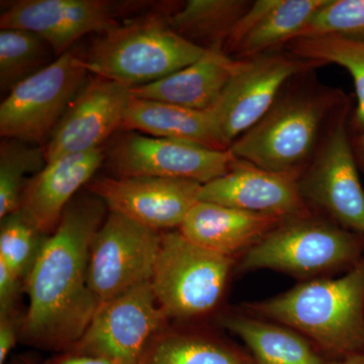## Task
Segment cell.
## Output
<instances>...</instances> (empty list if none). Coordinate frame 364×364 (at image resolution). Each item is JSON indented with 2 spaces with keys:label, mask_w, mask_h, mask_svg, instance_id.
I'll return each instance as SVG.
<instances>
[{
  "label": "cell",
  "mask_w": 364,
  "mask_h": 364,
  "mask_svg": "<svg viewBox=\"0 0 364 364\" xmlns=\"http://www.w3.org/2000/svg\"><path fill=\"white\" fill-rule=\"evenodd\" d=\"M107 208L93 193L74 198L45 239L26 279L30 303L21 326L25 343L64 352L85 334L100 306L88 284V263Z\"/></svg>",
  "instance_id": "obj_1"
},
{
  "label": "cell",
  "mask_w": 364,
  "mask_h": 364,
  "mask_svg": "<svg viewBox=\"0 0 364 364\" xmlns=\"http://www.w3.org/2000/svg\"><path fill=\"white\" fill-rule=\"evenodd\" d=\"M244 308L299 332L331 359L364 352V257L338 279L303 282Z\"/></svg>",
  "instance_id": "obj_2"
},
{
  "label": "cell",
  "mask_w": 364,
  "mask_h": 364,
  "mask_svg": "<svg viewBox=\"0 0 364 364\" xmlns=\"http://www.w3.org/2000/svg\"><path fill=\"white\" fill-rule=\"evenodd\" d=\"M205 53L174 32L167 14L150 13L100 33L80 57L88 73L133 90L191 65Z\"/></svg>",
  "instance_id": "obj_3"
},
{
  "label": "cell",
  "mask_w": 364,
  "mask_h": 364,
  "mask_svg": "<svg viewBox=\"0 0 364 364\" xmlns=\"http://www.w3.org/2000/svg\"><path fill=\"white\" fill-rule=\"evenodd\" d=\"M364 257V238L339 225L291 218L244 253L242 272L272 269L296 277L350 270Z\"/></svg>",
  "instance_id": "obj_4"
},
{
  "label": "cell",
  "mask_w": 364,
  "mask_h": 364,
  "mask_svg": "<svg viewBox=\"0 0 364 364\" xmlns=\"http://www.w3.org/2000/svg\"><path fill=\"white\" fill-rule=\"evenodd\" d=\"M339 93H298L277 100L229 150L237 159L284 173H299L312 156L330 111L341 104Z\"/></svg>",
  "instance_id": "obj_5"
},
{
  "label": "cell",
  "mask_w": 364,
  "mask_h": 364,
  "mask_svg": "<svg viewBox=\"0 0 364 364\" xmlns=\"http://www.w3.org/2000/svg\"><path fill=\"white\" fill-rule=\"evenodd\" d=\"M232 257L196 245L177 231L162 233L151 284L167 318L200 317L221 301Z\"/></svg>",
  "instance_id": "obj_6"
},
{
  "label": "cell",
  "mask_w": 364,
  "mask_h": 364,
  "mask_svg": "<svg viewBox=\"0 0 364 364\" xmlns=\"http://www.w3.org/2000/svg\"><path fill=\"white\" fill-rule=\"evenodd\" d=\"M88 74L81 57L68 51L21 81L0 105V135L45 147Z\"/></svg>",
  "instance_id": "obj_7"
},
{
  "label": "cell",
  "mask_w": 364,
  "mask_h": 364,
  "mask_svg": "<svg viewBox=\"0 0 364 364\" xmlns=\"http://www.w3.org/2000/svg\"><path fill=\"white\" fill-rule=\"evenodd\" d=\"M162 234L109 212L91 246L88 284L98 304L152 279Z\"/></svg>",
  "instance_id": "obj_8"
},
{
  "label": "cell",
  "mask_w": 364,
  "mask_h": 364,
  "mask_svg": "<svg viewBox=\"0 0 364 364\" xmlns=\"http://www.w3.org/2000/svg\"><path fill=\"white\" fill-rule=\"evenodd\" d=\"M105 155L117 177H164L193 181L203 186L225 176L237 160L229 149H210L198 144L136 132L119 136Z\"/></svg>",
  "instance_id": "obj_9"
},
{
  "label": "cell",
  "mask_w": 364,
  "mask_h": 364,
  "mask_svg": "<svg viewBox=\"0 0 364 364\" xmlns=\"http://www.w3.org/2000/svg\"><path fill=\"white\" fill-rule=\"evenodd\" d=\"M166 318L151 282H147L98 306L85 334L67 351L117 364H140Z\"/></svg>",
  "instance_id": "obj_10"
},
{
  "label": "cell",
  "mask_w": 364,
  "mask_h": 364,
  "mask_svg": "<svg viewBox=\"0 0 364 364\" xmlns=\"http://www.w3.org/2000/svg\"><path fill=\"white\" fill-rule=\"evenodd\" d=\"M315 66L294 56L268 53L239 60L219 102L212 107L228 149L270 111L289 79Z\"/></svg>",
  "instance_id": "obj_11"
},
{
  "label": "cell",
  "mask_w": 364,
  "mask_h": 364,
  "mask_svg": "<svg viewBox=\"0 0 364 364\" xmlns=\"http://www.w3.org/2000/svg\"><path fill=\"white\" fill-rule=\"evenodd\" d=\"M347 107L335 119L312 166L299 177L306 203L322 208L340 227L364 238V188L346 128Z\"/></svg>",
  "instance_id": "obj_12"
},
{
  "label": "cell",
  "mask_w": 364,
  "mask_h": 364,
  "mask_svg": "<svg viewBox=\"0 0 364 364\" xmlns=\"http://www.w3.org/2000/svg\"><path fill=\"white\" fill-rule=\"evenodd\" d=\"M136 2L109 0H18L6 4L0 28H21L40 36L58 58L90 33L100 35L121 23Z\"/></svg>",
  "instance_id": "obj_13"
},
{
  "label": "cell",
  "mask_w": 364,
  "mask_h": 364,
  "mask_svg": "<svg viewBox=\"0 0 364 364\" xmlns=\"http://www.w3.org/2000/svg\"><path fill=\"white\" fill-rule=\"evenodd\" d=\"M203 184L164 177H102L87 184L91 193L117 213L150 229H179L200 202Z\"/></svg>",
  "instance_id": "obj_14"
},
{
  "label": "cell",
  "mask_w": 364,
  "mask_h": 364,
  "mask_svg": "<svg viewBox=\"0 0 364 364\" xmlns=\"http://www.w3.org/2000/svg\"><path fill=\"white\" fill-rule=\"evenodd\" d=\"M131 98L130 88L126 86L97 76L90 79L67 107L45 146L47 163L104 148L122 130Z\"/></svg>",
  "instance_id": "obj_15"
},
{
  "label": "cell",
  "mask_w": 364,
  "mask_h": 364,
  "mask_svg": "<svg viewBox=\"0 0 364 364\" xmlns=\"http://www.w3.org/2000/svg\"><path fill=\"white\" fill-rule=\"evenodd\" d=\"M200 200L282 219L312 215L299 173L270 171L239 159L225 176L203 184Z\"/></svg>",
  "instance_id": "obj_16"
},
{
  "label": "cell",
  "mask_w": 364,
  "mask_h": 364,
  "mask_svg": "<svg viewBox=\"0 0 364 364\" xmlns=\"http://www.w3.org/2000/svg\"><path fill=\"white\" fill-rule=\"evenodd\" d=\"M104 148L57 158L28 179L21 196V212L46 236L60 220L79 189L90 183L105 161Z\"/></svg>",
  "instance_id": "obj_17"
},
{
  "label": "cell",
  "mask_w": 364,
  "mask_h": 364,
  "mask_svg": "<svg viewBox=\"0 0 364 364\" xmlns=\"http://www.w3.org/2000/svg\"><path fill=\"white\" fill-rule=\"evenodd\" d=\"M326 0H257L235 26L224 53L240 60L267 54L296 39Z\"/></svg>",
  "instance_id": "obj_18"
},
{
  "label": "cell",
  "mask_w": 364,
  "mask_h": 364,
  "mask_svg": "<svg viewBox=\"0 0 364 364\" xmlns=\"http://www.w3.org/2000/svg\"><path fill=\"white\" fill-rule=\"evenodd\" d=\"M284 220L200 200L178 230L196 245L232 257L252 247Z\"/></svg>",
  "instance_id": "obj_19"
},
{
  "label": "cell",
  "mask_w": 364,
  "mask_h": 364,
  "mask_svg": "<svg viewBox=\"0 0 364 364\" xmlns=\"http://www.w3.org/2000/svg\"><path fill=\"white\" fill-rule=\"evenodd\" d=\"M238 63L239 60H234L225 53L207 51L202 58L181 70L156 82L130 90L131 95L207 111L219 102Z\"/></svg>",
  "instance_id": "obj_20"
},
{
  "label": "cell",
  "mask_w": 364,
  "mask_h": 364,
  "mask_svg": "<svg viewBox=\"0 0 364 364\" xmlns=\"http://www.w3.org/2000/svg\"><path fill=\"white\" fill-rule=\"evenodd\" d=\"M122 130L228 150L212 109L196 111L132 97Z\"/></svg>",
  "instance_id": "obj_21"
},
{
  "label": "cell",
  "mask_w": 364,
  "mask_h": 364,
  "mask_svg": "<svg viewBox=\"0 0 364 364\" xmlns=\"http://www.w3.org/2000/svg\"><path fill=\"white\" fill-rule=\"evenodd\" d=\"M245 344L253 364H325L324 355L306 337L287 326L244 315L220 318Z\"/></svg>",
  "instance_id": "obj_22"
},
{
  "label": "cell",
  "mask_w": 364,
  "mask_h": 364,
  "mask_svg": "<svg viewBox=\"0 0 364 364\" xmlns=\"http://www.w3.org/2000/svg\"><path fill=\"white\" fill-rule=\"evenodd\" d=\"M252 2L246 0H188L167 20L174 32L207 51L224 53L235 26Z\"/></svg>",
  "instance_id": "obj_23"
},
{
  "label": "cell",
  "mask_w": 364,
  "mask_h": 364,
  "mask_svg": "<svg viewBox=\"0 0 364 364\" xmlns=\"http://www.w3.org/2000/svg\"><path fill=\"white\" fill-rule=\"evenodd\" d=\"M140 364H253L248 351L223 340L193 333L159 332Z\"/></svg>",
  "instance_id": "obj_24"
},
{
  "label": "cell",
  "mask_w": 364,
  "mask_h": 364,
  "mask_svg": "<svg viewBox=\"0 0 364 364\" xmlns=\"http://www.w3.org/2000/svg\"><path fill=\"white\" fill-rule=\"evenodd\" d=\"M287 45L296 58L318 66L336 64L350 73L358 100L352 117V128L356 135L364 133V41L324 36L296 39Z\"/></svg>",
  "instance_id": "obj_25"
},
{
  "label": "cell",
  "mask_w": 364,
  "mask_h": 364,
  "mask_svg": "<svg viewBox=\"0 0 364 364\" xmlns=\"http://www.w3.org/2000/svg\"><path fill=\"white\" fill-rule=\"evenodd\" d=\"M50 45L21 28L0 30V90L7 95L25 79L51 64Z\"/></svg>",
  "instance_id": "obj_26"
},
{
  "label": "cell",
  "mask_w": 364,
  "mask_h": 364,
  "mask_svg": "<svg viewBox=\"0 0 364 364\" xmlns=\"http://www.w3.org/2000/svg\"><path fill=\"white\" fill-rule=\"evenodd\" d=\"M47 165L45 147L14 139L0 144V219L21 208L28 174H37Z\"/></svg>",
  "instance_id": "obj_27"
},
{
  "label": "cell",
  "mask_w": 364,
  "mask_h": 364,
  "mask_svg": "<svg viewBox=\"0 0 364 364\" xmlns=\"http://www.w3.org/2000/svg\"><path fill=\"white\" fill-rule=\"evenodd\" d=\"M46 238L21 210L7 215L0 227V261L26 280Z\"/></svg>",
  "instance_id": "obj_28"
},
{
  "label": "cell",
  "mask_w": 364,
  "mask_h": 364,
  "mask_svg": "<svg viewBox=\"0 0 364 364\" xmlns=\"http://www.w3.org/2000/svg\"><path fill=\"white\" fill-rule=\"evenodd\" d=\"M324 36L364 41V0H326L296 39Z\"/></svg>",
  "instance_id": "obj_29"
},
{
  "label": "cell",
  "mask_w": 364,
  "mask_h": 364,
  "mask_svg": "<svg viewBox=\"0 0 364 364\" xmlns=\"http://www.w3.org/2000/svg\"><path fill=\"white\" fill-rule=\"evenodd\" d=\"M23 320L16 312L0 314V364H6L9 354L21 338Z\"/></svg>",
  "instance_id": "obj_30"
},
{
  "label": "cell",
  "mask_w": 364,
  "mask_h": 364,
  "mask_svg": "<svg viewBox=\"0 0 364 364\" xmlns=\"http://www.w3.org/2000/svg\"><path fill=\"white\" fill-rule=\"evenodd\" d=\"M21 280L0 261V314L16 312Z\"/></svg>",
  "instance_id": "obj_31"
},
{
  "label": "cell",
  "mask_w": 364,
  "mask_h": 364,
  "mask_svg": "<svg viewBox=\"0 0 364 364\" xmlns=\"http://www.w3.org/2000/svg\"><path fill=\"white\" fill-rule=\"evenodd\" d=\"M43 364H117L109 359L77 353L73 351L61 352L57 355L48 359Z\"/></svg>",
  "instance_id": "obj_32"
},
{
  "label": "cell",
  "mask_w": 364,
  "mask_h": 364,
  "mask_svg": "<svg viewBox=\"0 0 364 364\" xmlns=\"http://www.w3.org/2000/svg\"><path fill=\"white\" fill-rule=\"evenodd\" d=\"M351 144L358 167L364 171V133L355 135L352 139Z\"/></svg>",
  "instance_id": "obj_33"
},
{
  "label": "cell",
  "mask_w": 364,
  "mask_h": 364,
  "mask_svg": "<svg viewBox=\"0 0 364 364\" xmlns=\"http://www.w3.org/2000/svg\"><path fill=\"white\" fill-rule=\"evenodd\" d=\"M325 364H364V352L350 354L341 358L331 359L326 361Z\"/></svg>",
  "instance_id": "obj_34"
},
{
  "label": "cell",
  "mask_w": 364,
  "mask_h": 364,
  "mask_svg": "<svg viewBox=\"0 0 364 364\" xmlns=\"http://www.w3.org/2000/svg\"><path fill=\"white\" fill-rule=\"evenodd\" d=\"M7 364H39L37 361L33 360L30 356L18 355L11 359L9 363Z\"/></svg>",
  "instance_id": "obj_35"
}]
</instances>
